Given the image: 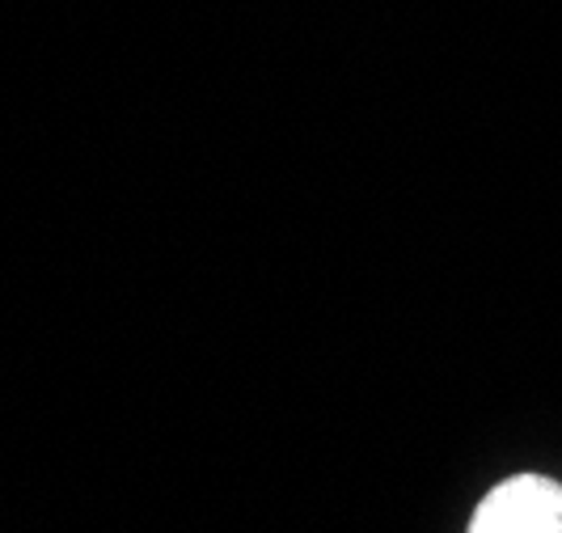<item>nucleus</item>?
I'll use <instances>...</instances> for the list:
<instances>
[{"label":"nucleus","instance_id":"1","mask_svg":"<svg viewBox=\"0 0 562 533\" xmlns=\"http://www.w3.org/2000/svg\"><path fill=\"white\" fill-rule=\"evenodd\" d=\"M465 533H562V482L546 475L504 478L482 496Z\"/></svg>","mask_w":562,"mask_h":533}]
</instances>
